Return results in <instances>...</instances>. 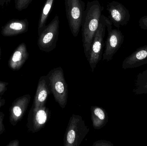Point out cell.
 Listing matches in <instances>:
<instances>
[{"label":"cell","instance_id":"cell-1","mask_svg":"<svg viewBox=\"0 0 147 146\" xmlns=\"http://www.w3.org/2000/svg\"><path fill=\"white\" fill-rule=\"evenodd\" d=\"M104 8L99 1H89L84 12L82 20V35L84 52L87 61L89 60L91 46L96 32Z\"/></svg>","mask_w":147,"mask_h":146},{"label":"cell","instance_id":"cell-2","mask_svg":"<svg viewBox=\"0 0 147 146\" xmlns=\"http://www.w3.org/2000/svg\"><path fill=\"white\" fill-rule=\"evenodd\" d=\"M90 131L80 116L73 114L70 118L64 137V146H79Z\"/></svg>","mask_w":147,"mask_h":146},{"label":"cell","instance_id":"cell-3","mask_svg":"<svg viewBox=\"0 0 147 146\" xmlns=\"http://www.w3.org/2000/svg\"><path fill=\"white\" fill-rule=\"evenodd\" d=\"M54 99L62 109L67 105L68 98V85L61 67L51 70L47 75Z\"/></svg>","mask_w":147,"mask_h":146},{"label":"cell","instance_id":"cell-4","mask_svg":"<svg viewBox=\"0 0 147 146\" xmlns=\"http://www.w3.org/2000/svg\"><path fill=\"white\" fill-rule=\"evenodd\" d=\"M59 17L56 15L51 23L45 27L38 35V45L44 52H51L57 47L59 27Z\"/></svg>","mask_w":147,"mask_h":146},{"label":"cell","instance_id":"cell-5","mask_svg":"<svg viewBox=\"0 0 147 146\" xmlns=\"http://www.w3.org/2000/svg\"><path fill=\"white\" fill-rule=\"evenodd\" d=\"M65 12L69 26L74 37L78 35L85 11L82 0H65Z\"/></svg>","mask_w":147,"mask_h":146},{"label":"cell","instance_id":"cell-6","mask_svg":"<svg viewBox=\"0 0 147 146\" xmlns=\"http://www.w3.org/2000/svg\"><path fill=\"white\" fill-rule=\"evenodd\" d=\"M106 28L105 16L102 15L98 28L93 37L88 61L92 72H94L96 65L102 59Z\"/></svg>","mask_w":147,"mask_h":146},{"label":"cell","instance_id":"cell-7","mask_svg":"<svg viewBox=\"0 0 147 146\" xmlns=\"http://www.w3.org/2000/svg\"><path fill=\"white\" fill-rule=\"evenodd\" d=\"M109 19L117 28L127 25L130 19L128 9L121 3L113 1L109 3L106 7Z\"/></svg>","mask_w":147,"mask_h":146},{"label":"cell","instance_id":"cell-8","mask_svg":"<svg viewBox=\"0 0 147 146\" xmlns=\"http://www.w3.org/2000/svg\"><path fill=\"white\" fill-rule=\"evenodd\" d=\"M124 40V35L119 29H112L108 32L105 49L103 54V61H111L114 55L121 48Z\"/></svg>","mask_w":147,"mask_h":146},{"label":"cell","instance_id":"cell-9","mask_svg":"<svg viewBox=\"0 0 147 146\" xmlns=\"http://www.w3.org/2000/svg\"><path fill=\"white\" fill-rule=\"evenodd\" d=\"M51 117V111L46 105L34 107L32 112L30 128L33 133L40 131L46 125Z\"/></svg>","mask_w":147,"mask_h":146},{"label":"cell","instance_id":"cell-10","mask_svg":"<svg viewBox=\"0 0 147 146\" xmlns=\"http://www.w3.org/2000/svg\"><path fill=\"white\" fill-rule=\"evenodd\" d=\"M147 63V45L136 49L123 62L122 67L124 69L135 68Z\"/></svg>","mask_w":147,"mask_h":146},{"label":"cell","instance_id":"cell-11","mask_svg":"<svg viewBox=\"0 0 147 146\" xmlns=\"http://www.w3.org/2000/svg\"><path fill=\"white\" fill-rule=\"evenodd\" d=\"M51 92V85L48 77L47 75L41 76L39 80L34 98V108H38L46 105Z\"/></svg>","mask_w":147,"mask_h":146},{"label":"cell","instance_id":"cell-12","mask_svg":"<svg viewBox=\"0 0 147 146\" xmlns=\"http://www.w3.org/2000/svg\"><path fill=\"white\" fill-rule=\"evenodd\" d=\"M27 19H12L7 22L2 28L1 34L4 37H12L26 32L28 30Z\"/></svg>","mask_w":147,"mask_h":146},{"label":"cell","instance_id":"cell-13","mask_svg":"<svg viewBox=\"0 0 147 146\" xmlns=\"http://www.w3.org/2000/svg\"><path fill=\"white\" fill-rule=\"evenodd\" d=\"M91 119L95 129H100L106 125L109 121V117L106 111L98 106L91 107Z\"/></svg>","mask_w":147,"mask_h":146},{"label":"cell","instance_id":"cell-14","mask_svg":"<svg viewBox=\"0 0 147 146\" xmlns=\"http://www.w3.org/2000/svg\"><path fill=\"white\" fill-rule=\"evenodd\" d=\"M28 56L26 45L24 43H22L13 54L10 61L11 66L13 68L20 66L27 59Z\"/></svg>","mask_w":147,"mask_h":146},{"label":"cell","instance_id":"cell-15","mask_svg":"<svg viewBox=\"0 0 147 146\" xmlns=\"http://www.w3.org/2000/svg\"><path fill=\"white\" fill-rule=\"evenodd\" d=\"M133 92L135 95L147 94V69L137 75Z\"/></svg>","mask_w":147,"mask_h":146},{"label":"cell","instance_id":"cell-16","mask_svg":"<svg viewBox=\"0 0 147 146\" xmlns=\"http://www.w3.org/2000/svg\"><path fill=\"white\" fill-rule=\"evenodd\" d=\"M55 0H46L40 13L38 25V34H40L46 26L49 14L52 8Z\"/></svg>","mask_w":147,"mask_h":146},{"label":"cell","instance_id":"cell-17","mask_svg":"<svg viewBox=\"0 0 147 146\" xmlns=\"http://www.w3.org/2000/svg\"><path fill=\"white\" fill-rule=\"evenodd\" d=\"M32 0H15V7L19 11L26 9L32 2Z\"/></svg>","mask_w":147,"mask_h":146},{"label":"cell","instance_id":"cell-18","mask_svg":"<svg viewBox=\"0 0 147 146\" xmlns=\"http://www.w3.org/2000/svg\"><path fill=\"white\" fill-rule=\"evenodd\" d=\"M93 146H114L111 142L105 140H100L94 142Z\"/></svg>","mask_w":147,"mask_h":146},{"label":"cell","instance_id":"cell-19","mask_svg":"<svg viewBox=\"0 0 147 146\" xmlns=\"http://www.w3.org/2000/svg\"><path fill=\"white\" fill-rule=\"evenodd\" d=\"M139 26L141 29L147 30V15L142 16L139 21Z\"/></svg>","mask_w":147,"mask_h":146},{"label":"cell","instance_id":"cell-20","mask_svg":"<svg viewBox=\"0 0 147 146\" xmlns=\"http://www.w3.org/2000/svg\"><path fill=\"white\" fill-rule=\"evenodd\" d=\"M13 111L14 115L16 117H20L22 112L21 108L18 106H14L13 108Z\"/></svg>","mask_w":147,"mask_h":146},{"label":"cell","instance_id":"cell-21","mask_svg":"<svg viewBox=\"0 0 147 146\" xmlns=\"http://www.w3.org/2000/svg\"><path fill=\"white\" fill-rule=\"evenodd\" d=\"M0 53H1V49H0Z\"/></svg>","mask_w":147,"mask_h":146},{"label":"cell","instance_id":"cell-22","mask_svg":"<svg viewBox=\"0 0 147 146\" xmlns=\"http://www.w3.org/2000/svg\"><path fill=\"white\" fill-rule=\"evenodd\" d=\"M142 1H146V0H142Z\"/></svg>","mask_w":147,"mask_h":146}]
</instances>
